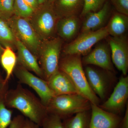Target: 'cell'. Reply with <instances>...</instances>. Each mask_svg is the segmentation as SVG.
Listing matches in <instances>:
<instances>
[{
	"label": "cell",
	"instance_id": "30",
	"mask_svg": "<svg viewBox=\"0 0 128 128\" xmlns=\"http://www.w3.org/2000/svg\"><path fill=\"white\" fill-rule=\"evenodd\" d=\"M124 115L122 118L118 128H128V104L126 105Z\"/></svg>",
	"mask_w": 128,
	"mask_h": 128
},
{
	"label": "cell",
	"instance_id": "3",
	"mask_svg": "<svg viewBox=\"0 0 128 128\" xmlns=\"http://www.w3.org/2000/svg\"><path fill=\"white\" fill-rule=\"evenodd\" d=\"M91 105L87 98L76 93L54 96L46 108L48 114L64 120L78 113L90 110Z\"/></svg>",
	"mask_w": 128,
	"mask_h": 128
},
{
	"label": "cell",
	"instance_id": "31",
	"mask_svg": "<svg viewBox=\"0 0 128 128\" xmlns=\"http://www.w3.org/2000/svg\"><path fill=\"white\" fill-rule=\"evenodd\" d=\"M40 126L28 118L25 120L22 128H39Z\"/></svg>",
	"mask_w": 128,
	"mask_h": 128
},
{
	"label": "cell",
	"instance_id": "11",
	"mask_svg": "<svg viewBox=\"0 0 128 128\" xmlns=\"http://www.w3.org/2000/svg\"><path fill=\"white\" fill-rule=\"evenodd\" d=\"M108 44L111 51L112 62L124 76L128 70V43L126 35L108 37Z\"/></svg>",
	"mask_w": 128,
	"mask_h": 128
},
{
	"label": "cell",
	"instance_id": "21",
	"mask_svg": "<svg viewBox=\"0 0 128 128\" xmlns=\"http://www.w3.org/2000/svg\"><path fill=\"white\" fill-rule=\"evenodd\" d=\"M90 110L80 112L64 120V128H89Z\"/></svg>",
	"mask_w": 128,
	"mask_h": 128
},
{
	"label": "cell",
	"instance_id": "16",
	"mask_svg": "<svg viewBox=\"0 0 128 128\" xmlns=\"http://www.w3.org/2000/svg\"><path fill=\"white\" fill-rule=\"evenodd\" d=\"M80 19L78 16L60 18L56 26V34L62 40L70 41L74 38L81 29Z\"/></svg>",
	"mask_w": 128,
	"mask_h": 128
},
{
	"label": "cell",
	"instance_id": "23",
	"mask_svg": "<svg viewBox=\"0 0 128 128\" xmlns=\"http://www.w3.org/2000/svg\"><path fill=\"white\" fill-rule=\"evenodd\" d=\"M33 8L24 0H15L14 5V15L29 19L34 13Z\"/></svg>",
	"mask_w": 128,
	"mask_h": 128
},
{
	"label": "cell",
	"instance_id": "29",
	"mask_svg": "<svg viewBox=\"0 0 128 128\" xmlns=\"http://www.w3.org/2000/svg\"><path fill=\"white\" fill-rule=\"evenodd\" d=\"M25 120L23 116L17 115L12 120L9 128H22Z\"/></svg>",
	"mask_w": 128,
	"mask_h": 128
},
{
	"label": "cell",
	"instance_id": "22",
	"mask_svg": "<svg viewBox=\"0 0 128 128\" xmlns=\"http://www.w3.org/2000/svg\"><path fill=\"white\" fill-rule=\"evenodd\" d=\"M17 38L7 22L0 18V44L16 50Z\"/></svg>",
	"mask_w": 128,
	"mask_h": 128
},
{
	"label": "cell",
	"instance_id": "4",
	"mask_svg": "<svg viewBox=\"0 0 128 128\" xmlns=\"http://www.w3.org/2000/svg\"><path fill=\"white\" fill-rule=\"evenodd\" d=\"M53 4L40 6L28 20L42 41L55 38L56 26L59 18Z\"/></svg>",
	"mask_w": 128,
	"mask_h": 128
},
{
	"label": "cell",
	"instance_id": "26",
	"mask_svg": "<svg viewBox=\"0 0 128 128\" xmlns=\"http://www.w3.org/2000/svg\"><path fill=\"white\" fill-rule=\"evenodd\" d=\"M12 112L6 108L5 102L0 100V128H7L12 120Z\"/></svg>",
	"mask_w": 128,
	"mask_h": 128
},
{
	"label": "cell",
	"instance_id": "5",
	"mask_svg": "<svg viewBox=\"0 0 128 128\" xmlns=\"http://www.w3.org/2000/svg\"><path fill=\"white\" fill-rule=\"evenodd\" d=\"M86 76L92 90L101 100L104 102L117 84L115 73L93 66H86Z\"/></svg>",
	"mask_w": 128,
	"mask_h": 128
},
{
	"label": "cell",
	"instance_id": "17",
	"mask_svg": "<svg viewBox=\"0 0 128 128\" xmlns=\"http://www.w3.org/2000/svg\"><path fill=\"white\" fill-rule=\"evenodd\" d=\"M46 81L55 96L79 94L68 76L60 70Z\"/></svg>",
	"mask_w": 128,
	"mask_h": 128
},
{
	"label": "cell",
	"instance_id": "32",
	"mask_svg": "<svg viewBox=\"0 0 128 128\" xmlns=\"http://www.w3.org/2000/svg\"><path fill=\"white\" fill-rule=\"evenodd\" d=\"M30 6H32L34 10L38 8L39 6L36 0H24Z\"/></svg>",
	"mask_w": 128,
	"mask_h": 128
},
{
	"label": "cell",
	"instance_id": "15",
	"mask_svg": "<svg viewBox=\"0 0 128 128\" xmlns=\"http://www.w3.org/2000/svg\"><path fill=\"white\" fill-rule=\"evenodd\" d=\"M16 50H17V62L20 66L34 72L44 79L43 73L38 63V58L26 47L17 39Z\"/></svg>",
	"mask_w": 128,
	"mask_h": 128
},
{
	"label": "cell",
	"instance_id": "13",
	"mask_svg": "<svg viewBox=\"0 0 128 128\" xmlns=\"http://www.w3.org/2000/svg\"><path fill=\"white\" fill-rule=\"evenodd\" d=\"M122 118L91 104L89 128H118Z\"/></svg>",
	"mask_w": 128,
	"mask_h": 128
},
{
	"label": "cell",
	"instance_id": "10",
	"mask_svg": "<svg viewBox=\"0 0 128 128\" xmlns=\"http://www.w3.org/2000/svg\"><path fill=\"white\" fill-rule=\"evenodd\" d=\"M15 68V74L19 81L32 88L39 96L41 102L46 107L55 96L47 81L34 75L20 66Z\"/></svg>",
	"mask_w": 128,
	"mask_h": 128
},
{
	"label": "cell",
	"instance_id": "6",
	"mask_svg": "<svg viewBox=\"0 0 128 128\" xmlns=\"http://www.w3.org/2000/svg\"><path fill=\"white\" fill-rule=\"evenodd\" d=\"M63 40L60 37L42 41L38 59L41 64L44 79L47 80L59 70Z\"/></svg>",
	"mask_w": 128,
	"mask_h": 128
},
{
	"label": "cell",
	"instance_id": "1",
	"mask_svg": "<svg viewBox=\"0 0 128 128\" xmlns=\"http://www.w3.org/2000/svg\"><path fill=\"white\" fill-rule=\"evenodd\" d=\"M5 102L6 105L18 110L28 119L39 126H42L49 114L41 101L20 86L7 92Z\"/></svg>",
	"mask_w": 128,
	"mask_h": 128
},
{
	"label": "cell",
	"instance_id": "9",
	"mask_svg": "<svg viewBox=\"0 0 128 128\" xmlns=\"http://www.w3.org/2000/svg\"><path fill=\"white\" fill-rule=\"evenodd\" d=\"M128 76H121L107 99L100 105L101 108L121 116L128 104Z\"/></svg>",
	"mask_w": 128,
	"mask_h": 128
},
{
	"label": "cell",
	"instance_id": "20",
	"mask_svg": "<svg viewBox=\"0 0 128 128\" xmlns=\"http://www.w3.org/2000/svg\"><path fill=\"white\" fill-rule=\"evenodd\" d=\"M0 61L6 74V79L4 81V83L6 84L14 71L17 62V56L14 52V50L10 47L4 48L1 56Z\"/></svg>",
	"mask_w": 128,
	"mask_h": 128
},
{
	"label": "cell",
	"instance_id": "7",
	"mask_svg": "<svg viewBox=\"0 0 128 128\" xmlns=\"http://www.w3.org/2000/svg\"><path fill=\"white\" fill-rule=\"evenodd\" d=\"M17 39L38 59L42 41L28 19L13 16L7 21Z\"/></svg>",
	"mask_w": 128,
	"mask_h": 128
},
{
	"label": "cell",
	"instance_id": "12",
	"mask_svg": "<svg viewBox=\"0 0 128 128\" xmlns=\"http://www.w3.org/2000/svg\"><path fill=\"white\" fill-rule=\"evenodd\" d=\"M83 65L93 66L115 73L108 43L98 44L92 51L82 58Z\"/></svg>",
	"mask_w": 128,
	"mask_h": 128
},
{
	"label": "cell",
	"instance_id": "34",
	"mask_svg": "<svg viewBox=\"0 0 128 128\" xmlns=\"http://www.w3.org/2000/svg\"><path fill=\"white\" fill-rule=\"evenodd\" d=\"M4 48H3V47L0 44V58L2 54V52L4 50Z\"/></svg>",
	"mask_w": 128,
	"mask_h": 128
},
{
	"label": "cell",
	"instance_id": "28",
	"mask_svg": "<svg viewBox=\"0 0 128 128\" xmlns=\"http://www.w3.org/2000/svg\"><path fill=\"white\" fill-rule=\"evenodd\" d=\"M110 0L118 12L128 16V0Z\"/></svg>",
	"mask_w": 128,
	"mask_h": 128
},
{
	"label": "cell",
	"instance_id": "2",
	"mask_svg": "<svg viewBox=\"0 0 128 128\" xmlns=\"http://www.w3.org/2000/svg\"><path fill=\"white\" fill-rule=\"evenodd\" d=\"M81 56L64 55L60 60L59 69L68 76L79 94L87 98L91 103L99 105L100 100L89 86Z\"/></svg>",
	"mask_w": 128,
	"mask_h": 128
},
{
	"label": "cell",
	"instance_id": "25",
	"mask_svg": "<svg viewBox=\"0 0 128 128\" xmlns=\"http://www.w3.org/2000/svg\"><path fill=\"white\" fill-rule=\"evenodd\" d=\"M15 0H0V18L7 22L14 16Z\"/></svg>",
	"mask_w": 128,
	"mask_h": 128
},
{
	"label": "cell",
	"instance_id": "33",
	"mask_svg": "<svg viewBox=\"0 0 128 128\" xmlns=\"http://www.w3.org/2000/svg\"><path fill=\"white\" fill-rule=\"evenodd\" d=\"M39 6L53 4L55 0H36Z\"/></svg>",
	"mask_w": 128,
	"mask_h": 128
},
{
	"label": "cell",
	"instance_id": "8",
	"mask_svg": "<svg viewBox=\"0 0 128 128\" xmlns=\"http://www.w3.org/2000/svg\"><path fill=\"white\" fill-rule=\"evenodd\" d=\"M108 36L106 26L96 31L81 33L74 40L65 46L64 55H86L94 45Z\"/></svg>",
	"mask_w": 128,
	"mask_h": 128
},
{
	"label": "cell",
	"instance_id": "27",
	"mask_svg": "<svg viewBox=\"0 0 128 128\" xmlns=\"http://www.w3.org/2000/svg\"><path fill=\"white\" fill-rule=\"evenodd\" d=\"M62 120L57 115L49 114L41 127L42 128H64Z\"/></svg>",
	"mask_w": 128,
	"mask_h": 128
},
{
	"label": "cell",
	"instance_id": "35",
	"mask_svg": "<svg viewBox=\"0 0 128 128\" xmlns=\"http://www.w3.org/2000/svg\"><path fill=\"white\" fill-rule=\"evenodd\" d=\"M4 85H5L4 82H2V81L0 80V92L2 90V87H3V86Z\"/></svg>",
	"mask_w": 128,
	"mask_h": 128
},
{
	"label": "cell",
	"instance_id": "24",
	"mask_svg": "<svg viewBox=\"0 0 128 128\" xmlns=\"http://www.w3.org/2000/svg\"><path fill=\"white\" fill-rule=\"evenodd\" d=\"M108 0H84L81 18H84L88 13L97 11L101 9Z\"/></svg>",
	"mask_w": 128,
	"mask_h": 128
},
{
	"label": "cell",
	"instance_id": "19",
	"mask_svg": "<svg viewBox=\"0 0 128 128\" xmlns=\"http://www.w3.org/2000/svg\"><path fill=\"white\" fill-rule=\"evenodd\" d=\"M106 26L111 36L119 37L125 35L128 28V16L116 12L112 16Z\"/></svg>",
	"mask_w": 128,
	"mask_h": 128
},
{
	"label": "cell",
	"instance_id": "18",
	"mask_svg": "<svg viewBox=\"0 0 128 128\" xmlns=\"http://www.w3.org/2000/svg\"><path fill=\"white\" fill-rule=\"evenodd\" d=\"M84 0H55L53 7L59 18L78 16L82 11Z\"/></svg>",
	"mask_w": 128,
	"mask_h": 128
},
{
	"label": "cell",
	"instance_id": "14",
	"mask_svg": "<svg viewBox=\"0 0 128 128\" xmlns=\"http://www.w3.org/2000/svg\"><path fill=\"white\" fill-rule=\"evenodd\" d=\"M110 12V5L108 1L100 10L86 14L84 17L81 33L96 31L105 27L109 18Z\"/></svg>",
	"mask_w": 128,
	"mask_h": 128
}]
</instances>
